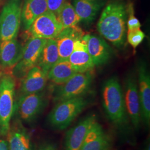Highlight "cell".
I'll return each instance as SVG.
<instances>
[{
  "mask_svg": "<svg viewBox=\"0 0 150 150\" xmlns=\"http://www.w3.org/2000/svg\"><path fill=\"white\" fill-rule=\"evenodd\" d=\"M47 11V0H25L22 6L21 25L25 31L38 16Z\"/></svg>",
  "mask_w": 150,
  "mask_h": 150,
  "instance_id": "obj_20",
  "label": "cell"
},
{
  "mask_svg": "<svg viewBox=\"0 0 150 150\" xmlns=\"http://www.w3.org/2000/svg\"><path fill=\"white\" fill-rule=\"evenodd\" d=\"M68 60L77 72H85L93 69L95 65L88 52L85 35L75 42Z\"/></svg>",
  "mask_w": 150,
  "mask_h": 150,
  "instance_id": "obj_15",
  "label": "cell"
},
{
  "mask_svg": "<svg viewBox=\"0 0 150 150\" xmlns=\"http://www.w3.org/2000/svg\"><path fill=\"white\" fill-rule=\"evenodd\" d=\"M84 35L77 26L63 29L55 38L59 53V60L69 59L75 42Z\"/></svg>",
  "mask_w": 150,
  "mask_h": 150,
  "instance_id": "obj_18",
  "label": "cell"
},
{
  "mask_svg": "<svg viewBox=\"0 0 150 150\" xmlns=\"http://www.w3.org/2000/svg\"><path fill=\"white\" fill-rule=\"evenodd\" d=\"M112 139L97 121L86 135L80 150H111Z\"/></svg>",
  "mask_w": 150,
  "mask_h": 150,
  "instance_id": "obj_16",
  "label": "cell"
},
{
  "mask_svg": "<svg viewBox=\"0 0 150 150\" xmlns=\"http://www.w3.org/2000/svg\"><path fill=\"white\" fill-rule=\"evenodd\" d=\"M63 29L75 27L81 22L80 18L75 11L72 4L67 2L56 14Z\"/></svg>",
  "mask_w": 150,
  "mask_h": 150,
  "instance_id": "obj_24",
  "label": "cell"
},
{
  "mask_svg": "<svg viewBox=\"0 0 150 150\" xmlns=\"http://www.w3.org/2000/svg\"><path fill=\"white\" fill-rule=\"evenodd\" d=\"M107 0H74L72 5L81 22L89 25L94 21Z\"/></svg>",
  "mask_w": 150,
  "mask_h": 150,
  "instance_id": "obj_19",
  "label": "cell"
},
{
  "mask_svg": "<svg viewBox=\"0 0 150 150\" xmlns=\"http://www.w3.org/2000/svg\"><path fill=\"white\" fill-rule=\"evenodd\" d=\"M22 0H8L0 13V41L16 38L21 25Z\"/></svg>",
  "mask_w": 150,
  "mask_h": 150,
  "instance_id": "obj_5",
  "label": "cell"
},
{
  "mask_svg": "<svg viewBox=\"0 0 150 150\" xmlns=\"http://www.w3.org/2000/svg\"><path fill=\"white\" fill-rule=\"evenodd\" d=\"M90 100L83 95L56 103L49 113L47 121L54 129L64 130L88 106Z\"/></svg>",
  "mask_w": 150,
  "mask_h": 150,
  "instance_id": "obj_3",
  "label": "cell"
},
{
  "mask_svg": "<svg viewBox=\"0 0 150 150\" xmlns=\"http://www.w3.org/2000/svg\"><path fill=\"white\" fill-rule=\"evenodd\" d=\"M0 150H9L7 140L3 139H0Z\"/></svg>",
  "mask_w": 150,
  "mask_h": 150,
  "instance_id": "obj_29",
  "label": "cell"
},
{
  "mask_svg": "<svg viewBox=\"0 0 150 150\" xmlns=\"http://www.w3.org/2000/svg\"><path fill=\"white\" fill-rule=\"evenodd\" d=\"M47 40L30 38L23 46L20 59L12 70L15 78L22 79L29 70L36 66L41 51Z\"/></svg>",
  "mask_w": 150,
  "mask_h": 150,
  "instance_id": "obj_7",
  "label": "cell"
},
{
  "mask_svg": "<svg viewBox=\"0 0 150 150\" xmlns=\"http://www.w3.org/2000/svg\"><path fill=\"white\" fill-rule=\"evenodd\" d=\"M123 97L127 116L136 130L142 122L137 81L135 75L129 74L124 81Z\"/></svg>",
  "mask_w": 150,
  "mask_h": 150,
  "instance_id": "obj_8",
  "label": "cell"
},
{
  "mask_svg": "<svg viewBox=\"0 0 150 150\" xmlns=\"http://www.w3.org/2000/svg\"><path fill=\"white\" fill-rule=\"evenodd\" d=\"M127 28L129 30H133L139 28L141 27V23L139 19L134 15V5L132 2L129 1L127 2Z\"/></svg>",
  "mask_w": 150,
  "mask_h": 150,
  "instance_id": "obj_26",
  "label": "cell"
},
{
  "mask_svg": "<svg viewBox=\"0 0 150 150\" xmlns=\"http://www.w3.org/2000/svg\"><path fill=\"white\" fill-rule=\"evenodd\" d=\"M62 30L56 15L47 10L37 17L26 31L30 38L50 40L55 39Z\"/></svg>",
  "mask_w": 150,
  "mask_h": 150,
  "instance_id": "obj_9",
  "label": "cell"
},
{
  "mask_svg": "<svg viewBox=\"0 0 150 150\" xmlns=\"http://www.w3.org/2000/svg\"><path fill=\"white\" fill-rule=\"evenodd\" d=\"M7 136L9 150H32L30 136L21 126L10 127Z\"/></svg>",
  "mask_w": 150,
  "mask_h": 150,
  "instance_id": "obj_21",
  "label": "cell"
},
{
  "mask_svg": "<svg viewBox=\"0 0 150 150\" xmlns=\"http://www.w3.org/2000/svg\"><path fill=\"white\" fill-rule=\"evenodd\" d=\"M101 96L102 106L108 119L116 127L126 126L129 117L125 108L123 88L116 76L104 82Z\"/></svg>",
  "mask_w": 150,
  "mask_h": 150,
  "instance_id": "obj_2",
  "label": "cell"
},
{
  "mask_svg": "<svg viewBox=\"0 0 150 150\" xmlns=\"http://www.w3.org/2000/svg\"><path fill=\"white\" fill-rule=\"evenodd\" d=\"M137 86L141 106L142 122L149 127L150 124V74L145 61L137 66Z\"/></svg>",
  "mask_w": 150,
  "mask_h": 150,
  "instance_id": "obj_11",
  "label": "cell"
},
{
  "mask_svg": "<svg viewBox=\"0 0 150 150\" xmlns=\"http://www.w3.org/2000/svg\"><path fill=\"white\" fill-rule=\"evenodd\" d=\"M145 35L140 28L127 31L126 39L134 49L137 47L145 38Z\"/></svg>",
  "mask_w": 150,
  "mask_h": 150,
  "instance_id": "obj_25",
  "label": "cell"
},
{
  "mask_svg": "<svg viewBox=\"0 0 150 150\" xmlns=\"http://www.w3.org/2000/svg\"><path fill=\"white\" fill-rule=\"evenodd\" d=\"M68 0H47V10L53 12L56 15L61 7Z\"/></svg>",
  "mask_w": 150,
  "mask_h": 150,
  "instance_id": "obj_27",
  "label": "cell"
},
{
  "mask_svg": "<svg viewBox=\"0 0 150 150\" xmlns=\"http://www.w3.org/2000/svg\"><path fill=\"white\" fill-rule=\"evenodd\" d=\"M22 48L16 38L0 41V69L12 70L20 59Z\"/></svg>",
  "mask_w": 150,
  "mask_h": 150,
  "instance_id": "obj_17",
  "label": "cell"
},
{
  "mask_svg": "<svg viewBox=\"0 0 150 150\" xmlns=\"http://www.w3.org/2000/svg\"><path fill=\"white\" fill-rule=\"evenodd\" d=\"M97 121L96 115L91 114L69 129L64 137V150H80L88 132Z\"/></svg>",
  "mask_w": 150,
  "mask_h": 150,
  "instance_id": "obj_12",
  "label": "cell"
},
{
  "mask_svg": "<svg viewBox=\"0 0 150 150\" xmlns=\"http://www.w3.org/2000/svg\"><path fill=\"white\" fill-rule=\"evenodd\" d=\"M127 20V2L125 0H110L97 23V31L116 47L121 49L126 40Z\"/></svg>",
  "mask_w": 150,
  "mask_h": 150,
  "instance_id": "obj_1",
  "label": "cell"
},
{
  "mask_svg": "<svg viewBox=\"0 0 150 150\" xmlns=\"http://www.w3.org/2000/svg\"><path fill=\"white\" fill-rule=\"evenodd\" d=\"M88 52L96 66L106 64L112 57L113 51L102 38L94 35H85Z\"/></svg>",
  "mask_w": 150,
  "mask_h": 150,
  "instance_id": "obj_13",
  "label": "cell"
},
{
  "mask_svg": "<svg viewBox=\"0 0 150 150\" xmlns=\"http://www.w3.org/2000/svg\"><path fill=\"white\" fill-rule=\"evenodd\" d=\"M47 102L45 93L41 91L20 97L16 109L23 121L31 122L43 111Z\"/></svg>",
  "mask_w": 150,
  "mask_h": 150,
  "instance_id": "obj_10",
  "label": "cell"
},
{
  "mask_svg": "<svg viewBox=\"0 0 150 150\" xmlns=\"http://www.w3.org/2000/svg\"><path fill=\"white\" fill-rule=\"evenodd\" d=\"M77 72L68 59L59 60L47 72L48 80L60 85L69 80Z\"/></svg>",
  "mask_w": 150,
  "mask_h": 150,
  "instance_id": "obj_22",
  "label": "cell"
},
{
  "mask_svg": "<svg viewBox=\"0 0 150 150\" xmlns=\"http://www.w3.org/2000/svg\"><path fill=\"white\" fill-rule=\"evenodd\" d=\"M2 75V72L0 71V82H1V77Z\"/></svg>",
  "mask_w": 150,
  "mask_h": 150,
  "instance_id": "obj_31",
  "label": "cell"
},
{
  "mask_svg": "<svg viewBox=\"0 0 150 150\" xmlns=\"http://www.w3.org/2000/svg\"><path fill=\"white\" fill-rule=\"evenodd\" d=\"M16 83L15 77L10 74H2L0 82V134L7 136L15 110Z\"/></svg>",
  "mask_w": 150,
  "mask_h": 150,
  "instance_id": "obj_4",
  "label": "cell"
},
{
  "mask_svg": "<svg viewBox=\"0 0 150 150\" xmlns=\"http://www.w3.org/2000/svg\"><path fill=\"white\" fill-rule=\"evenodd\" d=\"M93 80L92 71L76 73L65 83L56 87L53 95L54 102L85 95L91 88Z\"/></svg>",
  "mask_w": 150,
  "mask_h": 150,
  "instance_id": "obj_6",
  "label": "cell"
},
{
  "mask_svg": "<svg viewBox=\"0 0 150 150\" xmlns=\"http://www.w3.org/2000/svg\"><path fill=\"white\" fill-rule=\"evenodd\" d=\"M144 150H150V145L149 144L148 145H146Z\"/></svg>",
  "mask_w": 150,
  "mask_h": 150,
  "instance_id": "obj_30",
  "label": "cell"
},
{
  "mask_svg": "<svg viewBox=\"0 0 150 150\" xmlns=\"http://www.w3.org/2000/svg\"><path fill=\"white\" fill-rule=\"evenodd\" d=\"M38 150H57L56 146L52 143H47L42 145Z\"/></svg>",
  "mask_w": 150,
  "mask_h": 150,
  "instance_id": "obj_28",
  "label": "cell"
},
{
  "mask_svg": "<svg viewBox=\"0 0 150 150\" xmlns=\"http://www.w3.org/2000/svg\"><path fill=\"white\" fill-rule=\"evenodd\" d=\"M59 60V53L55 39L47 40L41 51L37 66L48 72Z\"/></svg>",
  "mask_w": 150,
  "mask_h": 150,
  "instance_id": "obj_23",
  "label": "cell"
},
{
  "mask_svg": "<svg viewBox=\"0 0 150 150\" xmlns=\"http://www.w3.org/2000/svg\"><path fill=\"white\" fill-rule=\"evenodd\" d=\"M21 79L20 97L43 91L48 80L47 72L37 65L29 70Z\"/></svg>",
  "mask_w": 150,
  "mask_h": 150,
  "instance_id": "obj_14",
  "label": "cell"
}]
</instances>
